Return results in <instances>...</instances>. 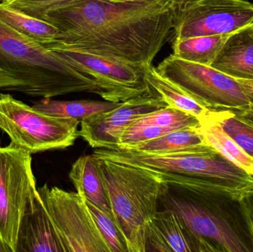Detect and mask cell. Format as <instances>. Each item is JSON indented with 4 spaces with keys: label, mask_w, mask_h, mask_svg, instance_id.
Returning <instances> with one entry per match:
<instances>
[{
    "label": "cell",
    "mask_w": 253,
    "mask_h": 252,
    "mask_svg": "<svg viewBox=\"0 0 253 252\" xmlns=\"http://www.w3.org/2000/svg\"><path fill=\"white\" fill-rule=\"evenodd\" d=\"M175 8L172 0H72L34 17L59 30L56 41L45 45L147 67L173 31Z\"/></svg>",
    "instance_id": "1"
},
{
    "label": "cell",
    "mask_w": 253,
    "mask_h": 252,
    "mask_svg": "<svg viewBox=\"0 0 253 252\" xmlns=\"http://www.w3.org/2000/svg\"><path fill=\"white\" fill-rule=\"evenodd\" d=\"M145 169L165 184L159 204L182 219L202 252H253V225L244 199L247 190Z\"/></svg>",
    "instance_id": "2"
},
{
    "label": "cell",
    "mask_w": 253,
    "mask_h": 252,
    "mask_svg": "<svg viewBox=\"0 0 253 252\" xmlns=\"http://www.w3.org/2000/svg\"><path fill=\"white\" fill-rule=\"evenodd\" d=\"M0 90L50 99L73 93L102 96L94 79L41 43L16 32L1 19Z\"/></svg>",
    "instance_id": "3"
},
{
    "label": "cell",
    "mask_w": 253,
    "mask_h": 252,
    "mask_svg": "<svg viewBox=\"0 0 253 252\" xmlns=\"http://www.w3.org/2000/svg\"><path fill=\"white\" fill-rule=\"evenodd\" d=\"M99 159L113 215L126 238L129 252H147V224L159 211L165 183L143 167Z\"/></svg>",
    "instance_id": "4"
},
{
    "label": "cell",
    "mask_w": 253,
    "mask_h": 252,
    "mask_svg": "<svg viewBox=\"0 0 253 252\" xmlns=\"http://www.w3.org/2000/svg\"><path fill=\"white\" fill-rule=\"evenodd\" d=\"M93 154L100 159L202 178L244 190L253 188V177L210 146L174 153L151 154L125 149H96Z\"/></svg>",
    "instance_id": "5"
},
{
    "label": "cell",
    "mask_w": 253,
    "mask_h": 252,
    "mask_svg": "<svg viewBox=\"0 0 253 252\" xmlns=\"http://www.w3.org/2000/svg\"><path fill=\"white\" fill-rule=\"evenodd\" d=\"M80 121L44 113L13 98L0 94V129L10 144L31 153L63 149L80 136Z\"/></svg>",
    "instance_id": "6"
},
{
    "label": "cell",
    "mask_w": 253,
    "mask_h": 252,
    "mask_svg": "<svg viewBox=\"0 0 253 252\" xmlns=\"http://www.w3.org/2000/svg\"><path fill=\"white\" fill-rule=\"evenodd\" d=\"M162 76L211 110H242L251 104L234 78L208 65L171 54L156 68Z\"/></svg>",
    "instance_id": "7"
},
{
    "label": "cell",
    "mask_w": 253,
    "mask_h": 252,
    "mask_svg": "<svg viewBox=\"0 0 253 252\" xmlns=\"http://www.w3.org/2000/svg\"><path fill=\"white\" fill-rule=\"evenodd\" d=\"M38 192L54 223L65 252H111L84 198L78 192L59 187Z\"/></svg>",
    "instance_id": "8"
},
{
    "label": "cell",
    "mask_w": 253,
    "mask_h": 252,
    "mask_svg": "<svg viewBox=\"0 0 253 252\" xmlns=\"http://www.w3.org/2000/svg\"><path fill=\"white\" fill-rule=\"evenodd\" d=\"M31 154L10 144L0 147V238L16 250L27 201L35 189Z\"/></svg>",
    "instance_id": "9"
},
{
    "label": "cell",
    "mask_w": 253,
    "mask_h": 252,
    "mask_svg": "<svg viewBox=\"0 0 253 252\" xmlns=\"http://www.w3.org/2000/svg\"><path fill=\"white\" fill-rule=\"evenodd\" d=\"M76 69L94 79L102 91V99L123 102L155 93L144 78V67H138L99 55L62 47L44 45Z\"/></svg>",
    "instance_id": "10"
},
{
    "label": "cell",
    "mask_w": 253,
    "mask_h": 252,
    "mask_svg": "<svg viewBox=\"0 0 253 252\" xmlns=\"http://www.w3.org/2000/svg\"><path fill=\"white\" fill-rule=\"evenodd\" d=\"M253 23L248 0H196L175 8V38L228 34Z\"/></svg>",
    "instance_id": "11"
},
{
    "label": "cell",
    "mask_w": 253,
    "mask_h": 252,
    "mask_svg": "<svg viewBox=\"0 0 253 252\" xmlns=\"http://www.w3.org/2000/svg\"><path fill=\"white\" fill-rule=\"evenodd\" d=\"M167 107L156 93L133 98L116 109L82 120L79 134L93 149H118L126 127L143 115Z\"/></svg>",
    "instance_id": "12"
},
{
    "label": "cell",
    "mask_w": 253,
    "mask_h": 252,
    "mask_svg": "<svg viewBox=\"0 0 253 252\" xmlns=\"http://www.w3.org/2000/svg\"><path fill=\"white\" fill-rule=\"evenodd\" d=\"M65 252L54 223L35 189L27 201L15 252Z\"/></svg>",
    "instance_id": "13"
},
{
    "label": "cell",
    "mask_w": 253,
    "mask_h": 252,
    "mask_svg": "<svg viewBox=\"0 0 253 252\" xmlns=\"http://www.w3.org/2000/svg\"><path fill=\"white\" fill-rule=\"evenodd\" d=\"M146 239L147 252H202L197 238L182 219L165 209L149 222Z\"/></svg>",
    "instance_id": "14"
},
{
    "label": "cell",
    "mask_w": 253,
    "mask_h": 252,
    "mask_svg": "<svg viewBox=\"0 0 253 252\" xmlns=\"http://www.w3.org/2000/svg\"><path fill=\"white\" fill-rule=\"evenodd\" d=\"M211 66L232 78L253 79V23L228 37Z\"/></svg>",
    "instance_id": "15"
},
{
    "label": "cell",
    "mask_w": 253,
    "mask_h": 252,
    "mask_svg": "<svg viewBox=\"0 0 253 252\" xmlns=\"http://www.w3.org/2000/svg\"><path fill=\"white\" fill-rule=\"evenodd\" d=\"M69 178L77 192L82 197L99 208L113 214L97 157L93 154L79 158L71 167Z\"/></svg>",
    "instance_id": "16"
},
{
    "label": "cell",
    "mask_w": 253,
    "mask_h": 252,
    "mask_svg": "<svg viewBox=\"0 0 253 252\" xmlns=\"http://www.w3.org/2000/svg\"><path fill=\"white\" fill-rule=\"evenodd\" d=\"M213 111L199 121L196 130L208 146L253 178V158L224 131L214 118Z\"/></svg>",
    "instance_id": "17"
},
{
    "label": "cell",
    "mask_w": 253,
    "mask_h": 252,
    "mask_svg": "<svg viewBox=\"0 0 253 252\" xmlns=\"http://www.w3.org/2000/svg\"><path fill=\"white\" fill-rule=\"evenodd\" d=\"M144 78L149 87L160 96L168 106L194 115L199 121L206 118L212 110L198 103L184 90L162 76L152 65L144 67Z\"/></svg>",
    "instance_id": "18"
},
{
    "label": "cell",
    "mask_w": 253,
    "mask_h": 252,
    "mask_svg": "<svg viewBox=\"0 0 253 252\" xmlns=\"http://www.w3.org/2000/svg\"><path fill=\"white\" fill-rule=\"evenodd\" d=\"M0 19L14 31L43 45L56 41L59 30L49 22L0 2Z\"/></svg>",
    "instance_id": "19"
},
{
    "label": "cell",
    "mask_w": 253,
    "mask_h": 252,
    "mask_svg": "<svg viewBox=\"0 0 253 252\" xmlns=\"http://www.w3.org/2000/svg\"><path fill=\"white\" fill-rule=\"evenodd\" d=\"M208 146L196 127H187L173 130L156 139L129 146L125 150L165 154L196 150Z\"/></svg>",
    "instance_id": "20"
},
{
    "label": "cell",
    "mask_w": 253,
    "mask_h": 252,
    "mask_svg": "<svg viewBox=\"0 0 253 252\" xmlns=\"http://www.w3.org/2000/svg\"><path fill=\"white\" fill-rule=\"evenodd\" d=\"M123 102H99V101H57L50 98H42L34 102L36 109L44 113L62 118L82 120L96 114L108 112L121 106Z\"/></svg>",
    "instance_id": "21"
},
{
    "label": "cell",
    "mask_w": 253,
    "mask_h": 252,
    "mask_svg": "<svg viewBox=\"0 0 253 252\" xmlns=\"http://www.w3.org/2000/svg\"><path fill=\"white\" fill-rule=\"evenodd\" d=\"M232 34L175 38L172 55L187 62L211 66Z\"/></svg>",
    "instance_id": "22"
},
{
    "label": "cell",
    "mask_w": 253,
    "mask_h": 252,
    "mask_svg": "<svg viewBox=\"0 0 253 252\" xmlns=\"http://www.w3.org/2000/svg\"><path fill=\"white\" fill-rule=\"evenodd\" d=\"M199 125V120L194 115L168 106L143 115L129 126H150L175 130L187 127H197Z\"/></svg>",
    "instance_id": "23"
},
{
    "label": "cell",
    "mask_w": 253,
    "mask_h": 252,
    "mask_svg": "<svg viewBox=\"0 0 253 252\" xmlns=\"http://www.w3.org/2000/svg\"><path fill=\"white\" fill-rule=\"evenodd\" d=\"M84 200L111 252H129L126 238L114 215L99 208L84 198Z\"/></svg>",
    "instance_id": "24"
},
{
    "label": "cell",
    "mask_w": 253,
    "mask_h": 252,
    "mask_svg": "<svg viewBox=\"0 0 253 252\" xmlns=\"http://www.w3.org/2000/svg\"><path fill=\"white\" fill-rule=\"evenodd\" d=\"M213 117L224 131L253 158V127L239 119L233 111L214 110Z\"/></svg>",
    "instance_id": "25"
},
{
    "label": "cell",
    "mask_w": 253,
    "mask_h": 252,
    "mask_svg": "<svg viewBox=\"0 0 253 252\" xmlns=\"http://www.w3.org/2000/svg\"><path fill=\"white\" fill-rule=\"evenodd\" d=\"M72 0H3L1 2L36 16L49 9Z\"/></svg>",
    "instance_id": "26"
},
{
    "label": "cell",
    "mask_w": 253,
    "mask_h": 252,
    "mask_svg": "<svg viewBox=\"0 0 253 252\" xmlns=\"http://www.w3.org/2000/svg\"><path fill=\"white\" fill-rule=\"evenodd\" d=\"M240 84L242 90L249 99L251 105H253V79H242V78H235Z\"/></svg>",
    "instance_id": "27"
},
{
    "label": "cell",
    "mask_w": 253,
    "mask_h": 252,
    "mask_svg": "<svg viewBox=\"0 0 253 252\" xmlns=\"http://www.w3.org/2000/svg\"><path fill=\"white\" fill-rule=\"evenodd\" d=\"M239 119L253 127V105L238 112H234Z\"/></svg>",
    "instance_id": "28"
},
{
    "label": "cell",
    "mask_w": 253,
    "mask_h": 252,
    "mask_svg": "<svg viewBox=\"0 0 253 252\" xmlns=\"http://www.w3.org/2000/svg\"><path fill=\"white\" fill-rule=\"evenodd\" d=\"M244 199H245V203H246L247 207H248V212H249L253 225V188L245 192Z\"/></svg>",
    "instance_id": "29"
},
{
    "label": "cell",
    "mask_w": 253,
    "mask_h": 252,
    "mask_svg": "<svg viewBox=\"0 0 253 252\" xmlns=\"http://www.w3.org/2000/svg\"><path fill=\"white\" fill-rule=\"evenodd\" d=\"M172 1L175 4V7H178L192 2V1H196V0H172Z\"/></svg>",
    "instance_id": "30"
},
{
    "label": "cell",
    "mask_w": 253,
    "mask_h": 252,
    "mask_svg": "<svg viewBox=\"0 0 253 252\" xmlns=\"http://www.w3.org/2000/svg\"><path fill=\"white\" fill-rule=\"evenodd\" d=\"M0 252H13L11 249L0 238Z\"/></svg>",
    "instance_id": "31"
},
{
    "label": "cell",
    "mask_w": 253,
    "mask_h": 252,
    "mask_svg": "<svg viewBox=\"0 0 253 252\" xmlns=\"http://www.w3.org/2000/svg\"><path fill=\"white\" fill-rule=\"evenodd\" d=\"M113 3H129L136 2V1H147V0H106Z\"/></svg>",
    "instance_id": "32"
},
{
    "label": "cell",
    "mask_w": 253,
    "mask_h": 252,
    "mask_svg": "<svg viewBox=\"0 0 253 252\" xmlns=\"http://www.w3.org/2000/svg\"><path fill=\"white\" fill-rule=\"evenodd\" d=\"M1 1H3V0H1Z\"/></svg>",
    "instance_id": "33"
}]
</instances>
